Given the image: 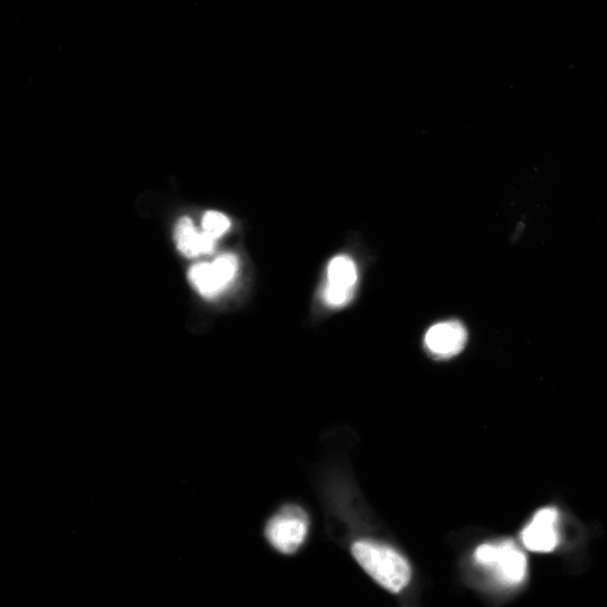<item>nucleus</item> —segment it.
Instances as JSON below:
<instances>
[{
    "instance_id": "1",
    "label": "nucleus",
    "mask_w": 607,
    "mask_h": 607,
    "mask_svg": "<svg viewBox=\"0 0 607 607\" xmlns=\"http://www.w3.org/2000/svg\"><path fill=\"white\" fill-rule=\"evenodd\" d=\"M352 555L365 572L380 586L400 593L412 577L410 564L396 550L371 541H359L352 546Z\"/></svg>"
},
{
    "instance_id": "2",
    "label": "nucleus",
    "mask_w": 607,
    "mask_h": 607,
    "mask_svg": "<svg viewBox=\"0 0 607 607\" xmlns=\"http://www.w3.org/2000/svg\"><path fill=\"white\" fill-rule=\"evenodd\" d=\"M477 564L493 569L495 575L506 585H519L527 575V558L511 541L500 545L480 546L475 552Z\"/></svg>"
},
{
    "instance_id": "3",
    "label": "nucleus",
    "mask_w": 607,
    "mask_h": 607,
    "mask_svg": "<svg viewBox=\"0 0 607 607\" xmlns=\"http://www.w3.org/2000/svg\"><path fill=\"white\" fill-rule=\"evenodd\" d=\"M308 532V518L301 507L288 505L268 522L266 537L275 549L292 555L301 548Z\"/></svg>"
},
{
    "instance_id": "4",
    "label": "nucleus",
    "mask_w": 607,
    "mask_h": 607,
    "mask_svg": "<svg viewBox=\"0 0 607 607\" xmlns=\"http://www.w3.org/2000/svg\"><path fill=\"white\" fill-rule=\"evenodd\" d=\"M467 340L468 332L464 324L447 321L431 326L425 334L424 344L433 357L449 359L464 350Z\"/></svg>"
},
{
    "instance_id": "5",
    "label": "nucleus",
    "mask_w": 607,
    "mask_h": 607,
    "mask_svg": "<svg viewBox=\"0 0 607 607\" xmlns=\"http://www.w3.org/2000/svg\"><path fill=\"white\" fill-rule=\"evenodd\" d=\"M558 511L554 507L540 510L522 532L524 546L530 551L546 554L558 546Z\"/></svg>"
},
{
    "instance_id": "6",
    "label": "nucleus",
    "mask_w": 607,
    "mask_h": 607,
    "mask_svg": "<svg viewBox=\"0 0 607 607\" xmlns=\"http://www.w3.org/2000/svg\"><path fill=\"white\" fill-rule=\"evenodd\" d=\"M178 250L187 258L210 255L215 248L216 239L206 232H198L189 217H181L175 231Z\"/></svg>"
},
{
    "instance_id": "7",
    "label": "nucleus",
    "mask_w": 607,
    "mask_h": 607,
    "mask_svg": "<svg viewBox=\"0 0 607 607\" xmlns=\"http://www.w3.org/2000/svg\"><path fill=\"white\" fill-rule=\"evenodd\" d=\"M328 284L355 289L358 282L356 262L348 256H338L330 261L328 267Z\"/></svg>"
},
{
    "instance_id": "8",
    "label": "nucleus",
    "mask_w": 607,
    "mask_h": 607,
    "mask_svg": "<svg viewBox=\"0 0 607 607\" xmlns=\"http://www.w3.org/2000/svg\"><path fill=\"white\" fill-rule=\"evenodd\" d=\"M189 279L203 296L214 297L224 291L212 264L203 262V264L195 265L189 270Z\"/></svg>"
},
{
    "instance_id": "9",
    "label": "nucleus",
    "mask_w": 607,
    "mask_h": 607,
    "mask_svg": "<svg viewBox=\"0 0 607 607\" xmlns=\"http://www.w3.org/2000/svg\"><path fill=\"white\" fill-rule=\"evenodd\" d=\"M215 274L217 278H219L220 283L224 287H228L234 280L235 276L238 273V259L237 257L231 255V253H226L212 262Z\"/></svg>"
},
{
    "instance_id": "10",
    "label": "nucleus",
    "mask_w": 607,
    "mask_h": 607,
    "mask_svg": "<svg viewBox=\"0 0 607 607\" xmlns=\"http://www.w3.org/2000/svg\"><path fill=\"white\" fill-rule=\"evenodd\" d=\"M202 226L204 232L217 240L230 230L231 221L228 216L212 211L204 215Z\"/></svg>"
},
{
    "instance_id": "11",
    "label": "nucleus",
    "mask_w": 607,
    "mask_h": 607,
    "mask_svg": "<svg viewBox=\"0 0 607 607\" xmlns=\"http://www.w3.org/2000/svg\"><path fill=\"white\" fill-rule=\"evenodd\" d=\"M355 295V289L334 286L326 283L323 289V301L326 305L338 308L347 305Z\"/></svg>"
}]
</instances>
